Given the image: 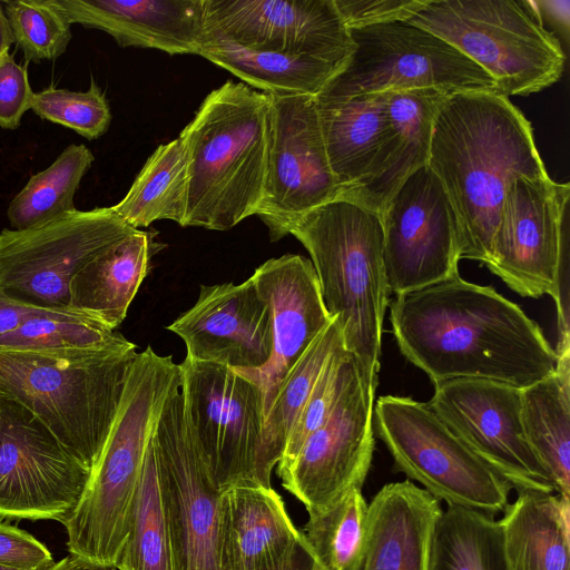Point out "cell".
<instances>
[{"instance_id": "1", "label": "cell", "mask_w": 570, "mask_h": 570, "mask_svg": "<svg viewBox=\"0 0 570 570\" xmlns=\"http://www.w3.org/2000/svg\"><path fill=\"white\" fill-rule=\"evenodd\" d=\"M390 322L403 356L433 384L488 379L524 389L556 370V351L519 305L459 274L396 295Z\"/></svg>"}, {"instance_id": "2", "label": "cell", "mask_w": 570, "mask_h": 570, "mask_svg": "<svg viewBox=\"0 0 570 570\" xmlns=\"http://www.w3.org/2000/svg\"><path fill=\"white\" fill-rule=\"evenodd\" d=\"M354 43L334 0H204L198 56L265 94L316 96Z\"/></svg>"}, {"instance_id": "3", "label": "cell", "mask_w": 570, "mask_h": 570, "mask_svg": "<svg viewBox=\"0 0 570 570\" xmlns=\"http://www.w3.org/2000/svg\"><path fill=\"white\" fill-rule=\"evenodd\" d=\"M426 165L454 210L461 258L488 265L499 212L520 177L548 175L530 121L501 94L461 91L441 106Z\"/></svg>"}, {"instance_id": "4", "label": "cell", "mask_w": 570, "mask_h": 570, "mask_svg": "<svg viewBox=\"0 0 570 570\" xmlns=\"http://www.w3.org/2000/svg\"><path fill=\"white\" fill-rule=\"evenodd\" d=\"M265 92L227 81L210 91L181 130L187 163L183 227L228 230L255 215L267 170Z\"/></svg>"}, {"instance_id": "5", "label": "cell", "mask_w": 570, "mask_h": 570, "mask_svg": "<svg viewBox=\"0 0 570 570\" xmlns=\"http://www.w3.org/2000/svg\"><path fill=\"white\" fill-rule=\"evenodd\" d=\"M178 383L180 368L171 355H158L151 346L136 354L101 454L77 508L62 522L70 554L96 566L116 567L155 423Z\"/></svg>"}, {"instance_id": "6", "label": "cell", "mask_w": 570, "mask_h": 570, "mask_svg": "<svg viewBox=\"0 0 570 570\" xmlns=\"http://www.w3.org/2000/svg\"><path fill=\"white\" fill-rule=\"evenodd\" d=\"M307 249L325 307L365 385L376 391L389 285L379 212L336 197L301 217L291 230Z\"/></svg>"}, {"instance_id": "7", "label": "cell", "mask_w": 570, "mask_h": 570, "mask_svg": "<svg viewBox=\"0 0 570 570\" xmlns=\"http://www.w3.org/2000/svg\"><path fill=\"white\" fill-rule=\"evenodd\" d=\"M136 354V350L89 355L0 350V399L26 409L91 472Z\"/></svg>"}, {"instance_id": "8", "label": "cell", "mask_w": 570, "mask_h": 570, "mask_svg": "<svg viewBox=\"0 0 570 570\" xmlns=\"http://www.w3.org/2000/svg\"><path fill=\"white\" fill-rule=\"evenodd\" d=\"M409 22L455 47L508 98L541 91L564 70L561 42L534 0H428Z\"/></svg>"}, {"instance_id": "9", "label": "cell", "mask_w": 570, "mask_h": 570, "mask_svg": "<svg viewBox=\"0 0 570 570\" xmlns=\"http://www.w3.org/2000/svg\"><path fill=\"white\" fill-rule=\"evenodd\" d=\"M373 425L395 468L448 505L494 515L509 504L511 485L433 412L410 396L374 403Z\"/></svg>"}, {"instance_id": "10", "label": "cell", "mask_w": 570, "mask_h": 570, "mask_svg": "<svg viewBox=\"0 0 570 570\" xmlns=\"http://www.w3.org/2000/svg\"><path fill=\"white\" fill-rule=\"evenodd\" d=\"M179 368L186 425L215 485L272 488L262 465L261 387L230 367L187 356Z\"/></svg>"}, {"instance_id": "11", "label": "cell", "mask_w": 570, "mask_h": 570, "mask_svg": "<svg viewBox=\"0 0 570 570\" xmlns=\"http://www.w3.org/2000/svg\"><path fill=\"white\" fill-rule=\"evenodd\" d=\"M136 230L111 207L76 209L26 229H3L0 297L27 307L70 312L72 277Z\"/></svg>"}, {"instance_id": "12", "label": "cell", "mask_w": 570, "mask_h": 570, "mask_svg": "<svg viewBox=\"0 0 570 570\" xmlns=\"http://www.w3.org/2000/svg\"><path fill=\"white\" fill-rule=\"evenodd\" d=\"M351 36L354 50L348 61L317 95L351 98L416 88L498 92L481 67L438 35L409 21L353 29Z\"/></svg>"}, {"instance_id": "13", "label": "cell", "mask_w": 570, "mask_h": 570, "mask_svg": "<svg viewBox=\"0 0 570 570\" xmlns=\"http://www.w3.org/2000/svg\"><path fill=\"white\" fill-rule=\"evenodd\" d=\"M151 444L174 570H223V492L213 482L187 429L180 383L165 400Z\"/></svg>"}, {"instance_id": "14", "label": "cell", "mask_w": 570, "mask_h": 570, "mask_svg": "<svg viewBox=\"0 0 570 570\" xmlns=\"http://www.w3.org/2000/svg\"><path fill=\"white\" fill-rule=\"evenodd\" d=\"M267 170L256 216L276 242L312 209L338 197L320 126L315 96L266 94Z\"/></svg>"}, {"instance_id": "15", "label": "cell", "mask_w": 570, "mask_h": 570, "mask_svg": "<svg viewBox=\"0 0 570 570\" xmlns=\"http://www.w3.org/2000/svg\"><path fill=\"white\" fill-rule=\"evenodd\" d=\"M390 292L417 291L458 275V220L439 178L428 165L412 171L380 212Z\"/></svg>"}, {"instance_id": "16", "label": "cell", "mask_w": 570, "mask_h": 570, "mask_svg": "<svg viewBox=\"0 0 570 570\" xmlns=\"http://www.w3.org/2000/svg\"><path fill=\"white\" fill-rule=\"evenodd\" d=\"M0 520L66 521L90 471L26 409L0 399Z\"/></svg>"}, {"instance_id": "17", "label": "cell", "mask_w": 570, "mask_h": 570, "mask_svg": "<svg viewBox=\"0 0 570 570\" xmlns=\"http://www.w3.org/2000/svg\"><path fill=\"white\" fill-rule=\"evenodd\" d=\"M569 183L520 177L508 188L487 267L524 297H553L560 259L569 255Z\"/></svg>"}, {"instance_id": "18", "label": "cell", "mask_w": 570, "mask_h": 570, "mask_svg": "<svg viewBox=\"0 0 570 570\" xmlns=\"http://www.w3.org/2000/svg\"><path fill=\"white\" fill-rule=\"evenodd\" d=\"M315 102L338 197L380 213L409 176L402 137L389 118L385 92L351 98L316 95Z\"/></svg>"}, {"instance_id": "19", "label": "cell", "mask_w": 570, "mask_h": 570, "mask_svg": "<svg viewBox=\"0 0 570 570\" xmlns=\"http://www.w3.org/2000/svg\"><path fill=\"white\" fill-rule=\"evenodd\" d=\"M433 385L428 405L512 489L554 492L523 430L521 389L488 379Z\"/></svg>"}, {"instance_id": "20", "label": "cell", "mask_w": 570, "mask_h": 570, "mask_svg": "<svg viewBox=\"0 0 570 570\" xmlns=\"http://www.w3.org/2000/svg\"><path fill=\"white\" fill-rule=\"evenodd\" d=\"M375 392L363 382L357 363L327 420L308 435L288 465L277 469L282 485L308 514L363 488L375 448Z\"/></svg>"}, {"instance_id": "21", "label": "cell", "mask_w": 570, "mask_h": 570, "mask_svg": "<svg viewBox=\"0 0 570 570\" xmlns=\"http://www.w3.org/2000/svg\"><path fill=\"white\" fill-rule=\"evenodd\" d=\"M167 330L187 357L236 371L263 368L273 352L271 311L249 277L240 284L202 285L196 303Z\"/></svg>"}, {"instance_id": "22", "label": "cell", "mask_w": 570, "mask_h": 570, "mask_svg": "<svg viewBox=\"0 0 570 570\" xmlns=\"http://www.w3.org/2000/svg\"><path fill=\"white\" fill-rule=\"evenodd\" d=\"M250 278L271 311L273 352L263 368L237 372L261 387L266 415L291 368L333 318L325 307L313 264L302 255L271 258Z\"/></svg>"}, {"instance_id": "23", "label": "cell", "mask_w": 570, "mask_h": 570, "mask_svg": "<svg viewBox=\"0 0 570 570\" xmlns=\"http://www.w3.org/2000/svg\"><path fill=\"white\" fill-rule=\"evenodd\" d=\"M67 20L110 35L120 47L198 55L204 0H51Z\"/></svg>"}, {"instance_id": "24", "label": "cell", "mask_w": 570, "mask_h": 570, "mask_svg": "<svg viewBox=\"0 0 570 570\" xmlns=\"http://www.w3.org/2000/svg\"><path fill=\"white\" fill-rule=\"evenodd\" d=\"M302 539L273 488L235 485L223 492V570H287Z\"/></svg>"}, {"instance_id": "25", "label": "cell", "mask_w": 570, "mask_h": 570, "mask_svg": "<svg viewBox=\"0 0 570 570\" xmlns=\"http://www.w3.org/2000/svg\"><path fill=\"white\" fill-rule=\"evenodd\" d=\"M440 501L410 480L387 483L368 503L358 570H429Z\"/></svg>"}, {"instance_id": "26", "label": "cell", "mask_w": 570, "mask_h": 570, "mask_svg": "<svg viewBox=\"0 0 570 570\" xmlns=\"http://www.w3.org/2000/svg\"><path fill=\"white\" fill-rule=\"evenodd\" d=\"M166 245L157 232L137 229L88 262L69 285V311L116 330Z\"/></svg>"}, {"instance_id": "27", "label": "cell", "mask_w": 570, "mask_h": 570, "mask_svg": "<svg viewBox=\"0 0 570 570\" xmlns=\"http://www.w3.org/2000/svg\"><path fill=\"white\" fill-rule=\"evenodd\" d=\"M500 521L509 570H570V504L553 492L519 490Z\"/></svg>"}, {"instance_id": "28", "label": "cell", "mask_w": 570, "mask_h": 570, "mask_svg": "<svg viewBox=\"0 0 570 570\" xmlns=\"http://www.w3.org/2000/svg\"><path fill=\"white\" fill-rule=\"evenodd\" d=\"M557 355L551 374L521 389V417L527 440L554 491L569 499L570 350Z\"/></svg>"}, {"instance_id": "29", "label": "cell", "mask_w": 570, "mask_h": 570, "mask_svg": "<svg viewBox=\"0 0 570 570\" xmlns=\"http://www.w3.org/2000/svg\"><path fill=\"white\" fill-rule=\"evenodd\" d=\"M0 350L89 355L125 353L136 350V345L87 316L36 308L17 328L0 336Z\"/></svg>"}, {"instance_id": "30", "label": "cell", "mask_w": 570, "mask_h": 570, "mask_svg": "<svg viewBox=\"0 0 570 570\" xmlns=\"http://www.w3.org/2000/svg\"><path fill=\"white\" fill-rule=\"evenodd\" d=\"M187 205V163L178 138L158 146L114 212L140 229L169 219L181 226Z\"/></svg>"}, {"instance_id": "31", "label": "cell", "mask_w": 570, "mask_h": 570, "mask_svg": "<svg viewBox=\"0 0 570 570\" xmlns=\"http://www.w3.org/2000/svg\"><path fill=\"white\" fill-rule=\"evenodd\" d=\"M429 570H509L500 521L479 510L448 505L433 529Z\"/></svg>"}, {"instance_id": "32", "label": "cell", "mask_w": 570, "mask_h": 570, "mask_svg": "<svg viewBox=\"0 0 570 570\" xmlns=\"http://www.w3.org/2000/svg\"><path fill=\"white\" fill-rule=\"evenodd\" d=\"M344 345L336 318L312 342L281 384L264 420L263 472L271 480L289 432L333 352Z\"/></svg>"}, {"instance_id": "33", "label": "cell", "mask_w": 570, "mask_h": 570, "mask_svg": "<svg viewBox=\"0 0 570 570\" xmlns=\"http://www.w3.org/2000/svg\"><path fill=\"white\" fill-rule=\"evenodd\" d=\"M94 159L85 145H69L48 168L31 176L10 202V225L26 229L76 210L75 194Z\"/></svg>"}, {"instance_id": "34", "label": "cell", "mask_w": 570, "mask_h": 570, "mask_svg": "<svg viewBox=\"0 0 570 570\" xmlns=\"http://www.w3.org/2000/svg\"><path fill=\"white\" fill-rule=\"evenodd\" d=\"M302 535L325 570H358L367 537L368 503L352 489L325 510L308 514Z\"/></svg>"}, {"instance_id": "35", "label": "cell", "mask_w": 570, "mask_h": 570, "mask_svg": "<svg viewBox=\"0 0 570 570\" xmlns=\"http://www.w3.org/2000/svg\"><path fill=\"white\" fill-rule=\"evenodd\" d=\"M117 570H174L151 439Z\"/></svg>"}, {"instance_id": "36", "label": "cell", "mask_w": 570, "mask_h": 570, "mask_svg": "<svg viewBox=\"0 0 570 570\" xmlns=\"http://www.w3.org/2000/svg\"><path fill=\"white\" fill-rule=\"evenodd\" d=\"M0 3L27 63L55 60L66 52L72 38L71 23L51 0H9Z\"/></svg>"}, {"instance_id": "37", "label": "cell", "mask_w": 570, "mask_h": 570, "mask_svg": "<svg viewBox=\"0 0 570 570\" xmlns=\"http://www.w3.org/2000/svg\"><path fill=\"white\" fill-rule=\"evenodd\" d=\"M31 109L41 119L70 128L89 140L106 134L111 122L109 104L94 79L86 91L46 88L35 92Z\"/></svg>"}, {"instance_id": "38", "label": "cell", "mask_w": 570, "mask_h": 570, "mask_svg": "<svg viewBox=\"0 0 570 570\" xmlns=\"http://www.w3.org/2000/svg\"><path fill=\"white\" fill-rule=\"evenodd\" d=\"M356 364V358L344 345L333 352L289 432L277 469L288 465L308 435L327 420Z\"/></svg>"}, {"instance_id": "39", "label": "cell", "mask_w": 570, "mask_h": 570, "mask_svg": "<svg viewBox=\"0 0 570 570\" xmlns=\"http://www.w3.org/2000/svg\"><path fill=\"white\" fill-rule=\"evenodd\" d=\"M426 2L428 0H334L350 30L409 21Z\"/></svg>"}, {"instance_id": "40", "label": "cell", "mask_w": 570, "mask_h": 570, "mask_svg": "<svg viewBox=\"0 0 570 570\" xmlns=\"http://www.w3.org/2000/svg\"><path fill=\"white\" fill-rule=\"evenodd\" d=\"M35 92L28 78V63L19 65L9 52L0 57V127L16 129Z\"/></svg>"}, {"instance_id": "41", "label": "cell", "mask_w": 570, "mask_h": 570, "mask_svg": "<svg viewBox=\"0 0 570 570\" xmlns=\"http://www.w3.org/2000/svg\"><path fill=\"white\" fill-rule=\"evenodd\" d=\"M55 563L48 548L29 532L0 520V566L47 570Z\"/></svg>"}, {"instance_id": "42", "label": "cell", "mask_w": 570, "mask_h": 570, "mask_svg": "<svg viewBox=\"0 0 570 570\" xmlns=\"http://www.w3.org/2000/svg\"><path fill=\"white\" fill-rule=\"evenodd\" d=\"M540 18L544 24L548 22L554 28L566 41L569 37V18H570V1L558 0H534Z\"/></svg>"}, {"instance_id": "43", "label": "cell", "mask_w": 570, "mask_h": 570, "mask_svg": "<svg viewBox=\"0 0 570 570\" xmlns=\"http://www.w3.org/2000/svg\"><path fill=\"white\" fill-rule=\"evenodd\" d=\"M35 309L0 297V336L17 328Z\"/></svg>"}, {"instance_id": "44", "label": "cell", "mask_w": 570, "mask_h": 570, "mask_svg": "<svg viewBox=\"0 0 570 570\" xmlns=\"http://www.w3.org/2000/svg\"><path fill=\"white\" fill-rule=\"evenodd\" d=\"M287 570H325L316 560L304 538Z\"/></svg>"}, {"instance_id": "45", "label": "cell", "mask_w": 570, "mask_h": 570, "mask_svg": "<svg viewBox=\"0 0 570 570\" xmlns=\"http://www.w3.org/2000/svg\"><path fill=\"white\" fill-rule=\"evenodd\" d=\"M47 570H117L110 567H100L89 563L73 554L62 558L60 561L55 562Z\"/></svg>"}, {"instance_id": "46", "label": "cell", "mask_w": 570, "mask_h": 570, "mask_svg": "<svg viewBox=\"0 0 570 570\" xmlns=\"http://www.w3.org/2000/svg\"><path fill=\"white\" fill-rule=\"evenodd\" d=\"M13 42L14 39L8 18L0 3V57L9 52V49Z\"/></svg>"}, {"instance_id": "47", "label": "cell", "mask_w": 570, "mask_h": 570, "mask_svg": "<svg viewBox=\"0 0 570 570\" xmlns=\"http://www.w3.org/2000/svg\"><path fill=\"white\" fill-rule=\"evenodd\" d=\"M0 570H21V569H14L10 567L0 566Z\"/></svg>"}, {"instance_id": "48", "label": "cell", "mask_w": 570, "mask_h": 570, "mask_svg": "<svg viewBox=\"0 0 570 570\" xmlns=\"http://www.w3.org/2000/svg\"><path fill=\"white\" fill-rule=\"evenodd\" d=\"M0 420H1V405H0Z\"/></svg>"}]
</instances>
